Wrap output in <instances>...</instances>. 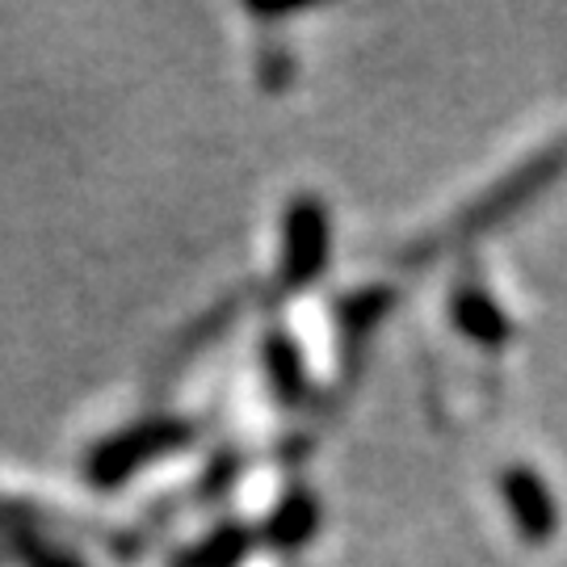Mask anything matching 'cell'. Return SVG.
<instances>
[{
	"mask_svg": "<svg viewBox=\"0 0 567 567\" xmlns=\"http://www.w3.org/2000/svg\"><path fill=\"white\" fill-rule=\"evenodd\" d=\"M564 173H567V140H559V143H550V147H543L538 156H529L526 164H517V168H513L508 177H501L492 189H484V194L466 206V210H458L442 231H433V240H421L408 257H412V261H429V257H442L450 248H458L463 240L484 236V231H492L496 224L513 219L522 206L534 203V198H538L543 189H550Z\"/></svg>",
	"mask_w": 567,
	"mask_h": 567,
	"instance_id": "1",
	"label": "cell"
},
{
	"mask_svg": "<svg viewBox=\"0 0 567 567\" xmlns=\"http://www.w3.org/2000/svg\"><path fill=\"white\" fill-rule=\"evenodd\" d=\"M194 442V425L182 416H152L140 425L122 429L114 437H105L102 446L84 458V475L97 487H118L131 475H140L147 463L168 458Z\"/></svg>",
	"mask_w": 567,
	"mask_h": 567,
	"instance_id": "2",
	"label": "cell"
},
{
	"mask_svg": "<svg viewBox=\"0 0 567 567\" xmlns=\"http://www.w3.org/2000/svg\"><path fill=\"white\" fill-rule=\"evenodd\" d=\"M328 252H332V219L328 206L316 194L290 198L282 215V286L286 290H307L324 274Z\"/></svg>",
	"mask_w": 567,
	"mask_h": 567,
	"instance_id": "3",
	"label": "cell"
},
{
	"mask_svg": "<svg viewBox=\"0 0 567 567\" xmlns=\"http://www.w3.org/2000/svg\"><path fill=\"white\" fill-rule=\"evenodd\" d=\"M501 496H505L508 505V517H513V526L517 534L534 543V547H543L555 526H559V508H555V496H550V487L543 484V475L534 471V466H522L513 463L505 466V475H501Z\"/></svg>",
	"mask_w": 567,
	"mask_h": 567,
	"instance_id": "4",
	"label": "cell"
},
{
	"mask_svg": "<svg viewBox=\"0 0 567 567\" xmlns=\"http://www.w3.org/2000/svg\"><path fill=\"white\" fill-rule=\"evenodd\" d=\"M450 320L458 324V332H466L484 349H505L508 337H513L508 316L496 307V299L487 295L484 286H458L454 299H450Z\"/></svg>",
	"mask_w": 567,
	"mask_h": 567,
	"instance_id": "5",
	"label": "cell"
},
{
	"mask_svg": "<svg viewBox=\"0 0 567 567\" xmlns=\"http://www.w3.org/2000/svg\"><path fill=\"white\" fill-rule=\"evenodd\" d=\"M261 362H265V379H269V391L282 400V408H299L311 391V379H307V362L303 349L295 344L290 332L274 328L265 332L261 341Z\"/></svg>",
	"mask_w": 567,
	"mask_h": 567,
	"instance_id": "6",
	"label": "cell"
},
{
	"mask_svg": "<svg viewBox=\"0 0 567 567\" xmlns=\"http://www.w3.org/2000/svg\"><path fill=\"white\" fill-rule=\"evenodd\" d=\"M316 529H320V505H316L311 492L295 487V492H286L282 501H278V508L265 517L261 543L274 550H299L316 538Z\"/></svg>",
	"mask_w": 567,
	"mask_h": 567,
	"instance_id": "7",
	"label": "cell"
},
{
	"mask_svg": "<svg viewBox=\"0 0 567 567\" xmlns=\"http://www.w3.org/2000/svg\"><path fill=\"white\" fill-rule=\"evenodd\" d=\"M252 543H257L252 529L240 526V522H227V526L210 529L206 538H198L194 547L177 550L173 567H240Z\"/></svg>",
	"mask_w": 567,
	"mask_h": 567,
	"instance_id": "8",
	"label": "cell"
},
{
	"mask_svg": "<svg viewBox=\"0 0 567 567\" xmlns=\"http://www.w3.org/2000/svg\"><path fill=\"white\" fill-rule=\"evenodd\" d=\"M391 307V290H365V295H349L341 299V324L349 332H365Z\"/></svg>",
	"mask_w": 567,
	"mask_h": 567,
	"instance_id": "9",
	"label": "cell"
},
{
	"mask_svg": "<svg viewBox=\"0 0 567 567\" xmlns=\"http://www.w3.org/2000/svg\"><path fill=\"white\" fill-rule=\"evenodd\" d=\"M13 547H18L21 564L25 567H84L81 559H72L68 550L51 547V543H42V538H34V534H18Z\"/></svg>",
	"mask_w": 567,
	"mask_h": 567,
	"instance_id": "10",
	"label": "cell"
},
{
	"mask_svg": "<svg viewBox=\"0 0 567 567\" xmlns=\"http://www.w3.org/2000/svg\"><path fill=\"white\" fill-rule=\"evenodd\" d=\"M236 475H240V458H236V454H219L215 463L206 466L203 492H206V496H215V492H227V487L236 484Z\"/></svg>",
	"mask_w": 567,
	"mask_h": 567,
	"instance_id": "11",
	"label": "cell"
}]
</instances>
